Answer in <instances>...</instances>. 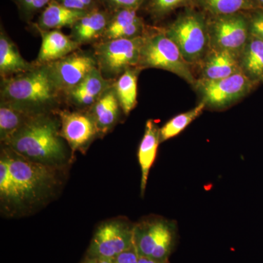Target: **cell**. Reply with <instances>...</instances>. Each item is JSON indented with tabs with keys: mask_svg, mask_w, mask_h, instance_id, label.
Segmentation results:
<instances>
[{
	"mask_svg": "<svg viewBox=\"0 0 263 263\" xmlns=\"http://www.w3.org/2000/svg\"><path fill=\"white\" fill-rule=\"evenodd\" d=\"M60 129L61 123L57 118L47 113L36 114L5 144L27 160L59 167L68 159Z\"/></svg>",
	"mask_w": 263,
	"mask_h": 263,
	"instance_id": "1",
	"label": "cell"
},
{
	"mask_svg": "<svg viewBox=\"0 0 263 263\" xmlns=\"http://www.w3.org/2000/svg\"><path fill=\"white\" fill-rule=\"evenodd\" d=\"M60 91L52 81L47 64L4 78L1 83V100L34 114L46 113L58 103Z\"/></svg>",
	"mask_w": 263,
	"mask_h": 263,
	"instance_id": "2",
	"label": "cell"
},
{
	"mask_svg": "<svg viewBox=\"0 0 263 263\" xmlns=\"http://www.w3.org/2000/svg\"><path fill=\"white\" fill-rule=\"evenodd\" d=\"M2 155L8 162L24 205L41 201L53 193L59 181L57 167L32 162L8 148Z\"/></svg>",
	"mask_w": 263,
	"mask_h": 263,
	"instance_id": "3",
	"label": "cell"
},
{
	"mask_svg": "<svg viewBox=\"0 0 263 263\" xmlns=\"http://www.w3.org/2000/svg\"><path fill=\"white\" fill-rule=\"evenodd\" d=\"M138 68H157L169 71L193 86L197 81L191 65L185 60L179 48L164 32L144 35Z\"/></svg>",
	"mask_w": 263,
	"mask_h": 263,
	"instance_id": "4",
	"label": "cell"
},
{
	"mask_svg": "<svg viewBox=\"0 0 263 263\" xmlns=\"http://www.w3.org/2000/svg\"><path fill=\"white\" fill-rule=\"evenodd\" d=\"M164 32L190 65H200L211 50L209 26L195 13L179 17Z\"/></svg>",
	"mask_w": 263,
	"mask_h": 263,
	"instance_id": "5",
	"label": "cell"
},
{
	"mask_svg": "<svg viewBox=\"0 0 263 263\" xmlns=\"http://www.w3.org/2000/svg\"><path fill=\"white\" fill-rule=\"evenodd\" d=\"M176 233L174 221L154 218L135 224L133 241L139 256L157 260H169Z\"/></svg>",
	"mask_w": 263,
	"mask_h": 263,
	"instance_id": "6",
	"label": "cell"
},
{
	"mask_svg": "<svg viewBox=\"0 0 263 263\" xmlns=\"http://www.w3.org/2000/svg\"><path fill=\"white\" fill-rule=\"evenodd\" d=\"M144 35L129 39L109 40L99 44L95 60L102 75L114 79L129 69L138 67Z\"/></svg>",
	"mask_w": 263,
	"mask_h": 263,
	"instance_id": "7",
	"label": "cell"
},
{
	"mask_svg": "<svg viewBox=\"0 0 263 263\" xmlns=\"http://www.w3.org/2000/svg\"><path fill=\"white\" fill-rule=\"evenodd\" d=\"M256 83L240 72L216 81L197 80L193 86L206 108L223 110L245 98Z\"/></svg>",
	"mask_w": 263,
	"mask_h": 263,
	"instance_id": "8",
	"label": "cell"
},
{
	"mask_svg": "<svg viewBox=\"0 0 263 263\" xmlns=\"http://www.w3.org/2000/svg\"><path fill=\"white\" fill-rule=\"evenodd\" d=\"M134 226L126 221L112 220L100 224L86 255L113 259L134 246Z\"/></svg>",
	"mask_w": 263,
	"mask_h": 263,
	"instance_id": "9",
	"label": "cell"
},
{
	"mask_svg": "<svg viewBox=\"0 0 263 263\" xmlns=\"http://www.w3.org/2000/svg\"><path fill=\"white\" fill-rule=\"evenodd\" d=\"M209 26V25H208ZM210 47L239 55L250 37V27L243 15H216L209 26Z\"/></svg>",
	"mask_w": 263,
	"mask_h": 263,
	"instance_id": "10",
	"label": "cell"
},
{
	"mask_svg": "<svg viewBox=\"0 0 263 263\" xmlns=\"http://www.w3.org/2000/svg\"><path fill=\"white\" fill-rule=\"evenodd\" d=\"M53 84L62 92L67 93L98 67L95 57L84 53H73L61 60L47 64Z\"/></svg>",
	"mask_w": 263,
	"mask_h": 263,
	"instance_id": "11",
	"label": "cell"
},
{
	"mask_svg": "<svg viewBox=\"0 0 263 263\" xmlns=\"http://www.w3.org/2000/svg\"><path fill=\"white\" fill-rule=\"evenodd\" d=\"M61 123L60 136L67 142L72 152H84L98 134L92 116L64 110L59 114Z\"/></svg>",
	"mask_w": 263,
	"mask_h": 263,
	"instance_id": "12",
	"label": "cell"
},
{
	"mask_svg": "<svg viewBox=\"0 0 263 263\" xmlns=\"http://www.w3.org/2000/svg\"><path fill=\"white\" fill-rule=\"evenodd\" d=\"M200 65V81L220 80L241 72L239 55L222 50L211 49Z\"/></svg>",
	"mask_w": 263,
	"mask_h": 263,
	"instance_id": "13",
	"label": "cell"
},
{
	"mask_svg": "<svg viewBox=\"0 0 263 263\" xmlns=\"http://www.w3.org/2000/svg\"><path fill=\"white\" fill-rule=\"evenodd\" d=\"M38 30L42 37L41 50L37 59L38 65H46L61 60L79 48V43L58 29Z\"/></svg>",
	"mask_w": 263,
	"mask_h": 263,
	"instance_id": "14",
	"label": "cell"
},
{
	"mask_svg": "<svg viewBox=\"0 0 263 263\" xmlns=\"http://www.w3.org/2000/svg\"><path fill=\"white\" fill-rule=\"evenodd\" d=\"M111 13L100 8L88 12L72 27L71 38L80 44L92 42L103 35Z\"/></svg>",
	"mask_w": 263,
	"mask_h": 263,
	"instance_id": "15",
	"label": "cell"
},
{
	"mask_svg": "<svg viewBox=\"0 0 263 263\" xmlns=\"http://www.w3.org/2000/svg\"><path fill=\"white\" fill-rule=\"evenodd\" d=\"M136 11L122 9L114 12L103 34L105 39H129L143 36L144 25Z\"/></svg>",
	"mask_w": 263,
	"mask_h": 263,
	"instance_id": "16",
	"label": "cell"
},
{
	"mask_svg": "<svg viewBox=\"0 0 263 263\" xmlns=\"http://www.w3.org/2000/svg\"><path fill=\"white\" fill-rule=\"evenodd\" d=\"M160 141V128L155 121L149 119L145 126L144 135L138 148V158L141 169V192L143 195L146 190L150 170L157 157Z\"/></svg>",
	"mask_w": 263,
	"mask_h": 263,
	"instance_id": "17",
	"label": "cell"
},
{
	"mask_svg": "<svg viewBox=\"0 0 263 263\" xmlns=\"http://www.w3.org/2000/svg\"><path fill=\"white\" fill-rule=\"evenodd\" d=\"M109 88L108 79L104 78L98 67H96L67 94L72 103L79 106H89L94 105Z\"/></svg>",
	"mask_w": 263,
	"mask_h": 263,
	"instance_id": "18",
	"label": "cell"
},
{
	"mask_svg": "<svg viewBox=\"0 0 263 263\" xmlns=\"http://www.w3.org/2000/svg\"><path fill=\"white\" fill-rule=\"evenodd\" d=\"M87 13L69 9L56 0H51L40 15L36 27L41 30H55L65 27H72Z\"/></svg>",
	"mask_w": 263,
	"mask_h": 263,
	"instance_id": "19",
	"label": "cell"
},
{
	"mask_svg": "<svg viewBox=\"0 0 263 263\" xmlns=\"http://www.w3.org/2000/svg\"><path fill=\"white\" fill-rule=\"evenodd\" d=\"M34 66L26 61L19 53L15 43L7 35L4 29L0 33V74L10 77L32 70Z\"/></svg>",
	"mask_w": 263,
	"mask_h": 263,
	"instance_id": "20",
	"label": "cell"
},
{
	"mask_svg": "<svg viewBox=\"0 0 263 263\" xmlns=\"http://www.w3.org/2000/svg\"><path fill=\"white\" fill-rule=\"evenodd\" d=\"M119 101L114 88H109L93 105L91 115L100 134H106L114 127L119 115Z\"/></svg>",
	"mask_w": 263,
	"mask_h": 263,
	"instance_id": "21",
	"label": "cell"
},
{
	"mask_svg": "<svg viewBox=\"0 0 263 263\" xmlns=\"http://www.w3.org/2000/svg\"><path fill=\"white\" fill-rule=\"evenodd\" d=\"M241 72L253 82L263 81V41L251 34L239 56Z\"/></svg>",
	"mask_w": 263,
	"mask_h": 263,
	"instance_id": "22",
	"label": "cell"
},
{
	"mask_svg": "<svg viewBox=\"0 0 263 263\" xmlns=\"http://www.w3.org/2000/svg\"><path fill=\"white\" fill-rule=\"evenodd\" d=\"M36 114L29 113L13 104L2 101L0 105V139L5 143L29 119Z\"/></svg>",
	"mask_w": 263,
	"mask_h": 263,
	"instance_id": "23",
	"label": "cell"
},
{
	"mask_svg": "<svg viewBox=\"0 0 263 263\" xmlns=\"http://www.w3.org/2000/svg\"><path fill=\"white\" fill-rule=\"evenodd\" d=\"M138 70V67L126 70L114 86L120 108L125 115L130 113L137 105Z\"/></svg>",
	"mask_w": 263,
	"mask_h": 263,
	"instance_id": "24",
	"label": "cell"
},
{
	"mask_svg": "<svg viewBox=\"0 0 263 263\" xmlns=\"http://www.w3.org/2000/svg\"><path fill=\"white\" fill-rule=\"evenodd\" d=\"M0 198L6 209H15L24 205L18 186L11 174L4 156L0 159Z\"/></svg>",
	"mask_w": 263,
	"mask_h": 263,
	"instance_id": "25",
	"label": "cell"
},
{
	"mask_svg": "<svg viewBox=\"0 0 263 263\" xmlns=\"http://www.w3.org/2000/svg\"><path fill=\"white\" fill-rule=\"evenodd\" d=\"M205 108H206L205 104L200 101L195 108L172 118L164 124L163 127L160 128L161 142L167 141L178 136L194 120L200 117Z\"/></svg>",
	"mask_w": 263,
	"mask_h": 263,
	"instance_id": "26",
	"label": "cell"
},
{
	"mask_svg": "<svg viewBox=\"0 0 263 263\" xmlns=\"http://www.w3.org/2000/svg\"><path fill=\"white\" fill-rule=\"evenodd\" d=\"M200 3L216 15L235 14L252 6V0H200Z\"/></svg>",
	"mask_w": 263,
	"mask_h": 263,
	"instance_id": "27",
	"label": "cell"
},
{
	"mask_svg": "<svg viewBox=\"0 0 263 263\" xmlns=\"http://www.w3.org/2000/svg\"><path fill=\"white\" fill-rule=\"evenodd\" d=\"M51 0H13L18 7L21 15L25 18H32L37 11L46 8Z\"/></svg>",
	"mask_w": 263,
	"mask_h": 263,
	"instance_id": "28",
	"label": "cell"
},
{
	"mask_svg": "<svg viewBox=\"0 0 263 263\" xmlns=\"http://www.w3.org/2000/svg\"><path fill=\"white\" fill-rule=\"evenodd\" d=\"M185 1L186 0H151L149 8L153 14L162 16L182 5Z\"/></svg>",
	"mask_w": 263,
	"mask_h": 263,
	"instance_id": "29",
	"label": "cell"
},
{
	"mask_svg": "<svg viewBox=\"0 0 263 263\" xmlns=\"http://www.w3.org/2000/svg\"><path fill=\"white\" fill-rule=\"evenodd\" d=\"M143 0H100L109 12L117 11L122 9L138 10Z\"/></svg>",
	"mask_w": 263,
	"mask_h": 263,
	"instance_id": "30",
	"label": "cell"
},
{
	"mask_svg": "<svg viewBox=\"0 0 263 263\" xmlns=\"http://www.w3.org/2000/svg\"><path fill=\"white\" fill-rule=\"evenodd\" d=\"M139 257V254L137 252L136 247L133 246L130 249L118 254L112 259V260L113 263H138Z\"/></svg>",
	"mask_w": 263,
	"mask_h": 263,
	"instance_id": "31",
	"label": "cell"
},
{
	"mask_svg": "<svg viewBox=\"0 0 263 263\" xmlns=\"http://www.w3.org/2000/svg\"><path fill=\"white\" fill-rule=\"evenodd\" d=\"M249 27L251 34L263 41V15H259L254 17L249 23Z\"/></svg>",
	"mask_w": 263,
	"mask_h": 263,
	"instance_id": "32",
	"label": "cell"
},
{
	"mask_svg": "<svg viewBox=\"0 0 263 263\" xmlns=\"http://www.w3.org/2000/svg\"><path fill=\"white\" fill-rule=\"evenodd\" d=\"M80 263H113V260L106 257L85 255L84 258Z\"/></svg>",
	"mask_w": 263,
	"mask_h": 263,
	"instance_id": "33",
	"label": "cell"
},
{
	"mask_svg": "<svg viewBox=\"0 0 263 263\" xmlns=\"http://www.w3.org/2000/svg\"><path fill=\"white\" fill-rule=\"evenodd\" d=\"M138 263H169V260H157V259L150 258V257H141V256H140Z\"/></svg>",
	"mask_w": 263,
	"mask_h": 263,
	"instance_id": "34",
	"label": "cell"
},
{
	"mask_svg": "<svg viewBox=\"0 0 263 263\" xmlns=\"http://www.w3.org/2000/svg\"><path fill=\"white\" fill-rule=\"evenodd\" d=\"M261 5H263V0H257Z\"/></svg>",
	"mask_w": 263,
	"mask_h": 263,
	"instance_id": "35",
	"label": "cell"
}]
</instances>
